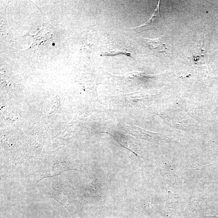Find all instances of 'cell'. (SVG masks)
I'll return each mask as SVG.
<instances>
[{
	"label": "cell",
	"instance_id": "cell-1",
	"mask_svg": "<svg viewBox=\"0 0 218 218\" xmlns=\"http://www.w3.org/2000/svg\"><path fill=\"white\" fill-rule=\"evenodd\" d=\"M160 2V1H159L155 11L150 19L143 25L137 28H133V30L137 33H140L146 30L156 29L160 20L159 8Z\"/></svg>",
	"mask_w": 218,
	"mask_h": 218
},
{
	"label": "cell",
	"instance_id": "cell-2",
	"mask_svg": "<svg viewBox=\"0 0 218 218\" xmlns=\"http://www.w3.org/2000/svg\"><path fill=\"white\" fill-rule=\"evenodd\" d=\"M53 45H55V44H54V43H53Z\"/></svg>",
	"mask_w": 218,
	"mask_h": 218
}]
</instances>
